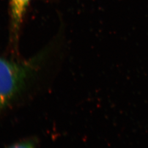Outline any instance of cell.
<instances>
[{"instance_id":"1","label":"cell","mask_w":148,"mask_h":148,"mask_svg":"<svg viewBox=\"0 0 148 148\" xmlns=\"http://www.w3.org/2000/svg\"><path fill=\"white\" fill-rule=\"evenodd\" d=\"M27 64L0 58V110L15 95L29 74Z\"/></svg>"},{"instance_id":"2","label":"cell","mask_w":148,"mask_h":148,"mask_svg":"<svg viewBox=\"0 0 148 148\" xmlns=\"http://www.w3.org/2000/svg\"><path fill=\"white\" fill-rule=\"evenodd\" d=\"M30 0H10L11 23L14 34L17 35Z\"/></svg>"},{"instance_id":"3","label":"cell","mask_w":148,"mask_h":148,"mask_svg":"<svg viewBox=\"0 0 148 148\" xmlns=\"http://www.w3.org/2000/svg\"><path fill=\"white\" fill-rule=\"evenodd\" d=\"M9 148H34V147L30 143H21L14 145Z\"/></svg>"}]
</instances>
